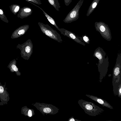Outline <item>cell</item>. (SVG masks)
<instances>
[{
    "label": "cell",
    "instance_id": "obj_1",
    "mask_svg": "<svg viewBox=\"0 0 121 121\" xmlns=\"http://www.w3.org/2000/svg\"><path fill=\"white\" fill-rule=\"evenodd\" d=\"M106 53L103 49L99 47L96 49L93 56L97 58L98 63L97 66L99 73V82H101L107 73L109 65L108 56L105 57Z\"/></svg>",
    "mask_w": 121,
    "mask_h": 121
},
{
    "label": "cell",
    "instance_id": "obj_2",
    "mask_svg": "<svg viewBox=\"0 0 121 121\" xmlns=\"http://www.w3.org/2000/svg\"><path fill=\"white\" fill-rule=\"evenodd\" d=\"M121 54H118L115 65L113 70L112 83L113 93L115 96L118 95V88L121 87Z\"/></svg>",
    "mask_w": 121,
    "mask_h": 121
},
{
    "label": "cell",
    "instance_id": "obj_3",
    "mask_svg": "<svg viewBox=\"0 0 121 121\" xmlns=\"http://www.w3.org/2000/svg\"><path fill=\"white\" fill-rule=\"evenodd\" d=\"M78 103L85 113L89 116H96L104 111L103 109L91 102L81 99L78 100Z\"/></svg>",
    "mask_w": 121,
    "mask_h": 121
},
{
    "label": "cell",
    "instance_id": "obj_4",
    "mask_svg": "<svg viewBox=\"0 0 121 121\" xmlns=\"http://www.w3.org/2000/svg\"><path fill=\"white\" fill-rule=\"evenodd\" d=\"M38 25L42 32L50 38L61 43L63 40L60 34L48 24L39 22Z\"/></svg>",
    "mask_w": 121,
    "mask_h": 121
},
{
    "label": "cell",
    "instance_id": "obj_5",
    "mask_svg": "<svg viewBox=\"0 0 121 121\" xmlns=\"http://www.w3.org/2000/svg\"><path fill=\"white\" fill-rule=\"evenodd\" d=\"M33 47L31 40L29 39L22 44H18L16 48L20 50L21 57L25 60H28L33 53Z\"/></svg>",
    "mask_w": 121,
    "mask_h": 121
},
{
    "label": "cell",
    "instance_id": "obj_6",
    "mask_svg": "<svg viewBox=\"0 0 121 121\" xmlns=\"http://www.w3.org/2000/svg\"><path fill=\"white\" fill-rule=\"evenodd\" d=\"M43 115L45 114L54 115L58 113L59 109L52 104L36 102L32 104Z\"/></svg>",
    "mask_w": 121,
    "mask_h": 121
},
{
    "label": "cell",
    "instance_id": "obj_7",
    "mask_svg": "<svg viewBox=\"0 0 121 121\" xmlns=\"http://www.w3.org/2000/svg\"><path fill=\"white\" fill-rule=\"evenodd\" d=\"M95 26L102 36L107 41H110L112 39L111 31L108 25L102 22H96Z\"/></svg>",
    "mask_w": 121,
    "mask_h": 121
},
{
    "label": "cell",
    "instance_id": "obj_8",
    "mask_svg": "<svg viewBox=\"0 0 121 121\" xmlns=\"http://www.w3.org/2000/svg\"><path fill=\"white\" fill-rule=\"evenodd\" d=\"M77 5L68 13L63 20L64 22L70 23L77 20L78 17V10L80 7H78Z\"/></svg>",
    "mask_w": 121,
    "mask_h": 121
},
{
    "label": "cell",
    "instance_id": "obj_9",
    "mask_svg": "<svg viewBox=\"0 0 121 121\" xmlns=\"http://www.w3.org/2000/svg\"><path fill=\"white\" fill-rule=\"evenodd\" d=\"M59 31L60 32L61 34L68 37L77 43L84 46L85 45V43L80 40L79 37L72 32L63 28H60Z\"/></svg>",
    "mask_w": 121,
    "mask_h": 121
},
{
    "label": "cell",
    "instance_id": "obj_10",
    "mask_svg": "<svg viewBox=\"0 0 121 121\" xmlns=\"http://www.w3.org/2000/svg\"><path fill=\"white\" fill-rule=\"evenodd\" d=\"M29 28L28 25H25L19 27L12 33L11 38L12 39L17 38L25 34Z\"/></svg>",
    "mask_w": 121,
    "mask_h": 121
},
{
    "label": "cell",
    "instance_id": "obj_11",
    "mask_svg": "<svg viewBox=\"0 0 121 121\" xmlns=\"http://www.w3.org/2000/svg\"><path fill=\"white\" fill-rule=\"evenodd\" d=\"M86 96L101 105L103 107H105L111 109H113L112 107L107 101L100 98L92 95L86 94Z\"/></svg>",
    "mask_w": 121,
    "mask_h": 121
},
{
    "label": "cell",
    "instance_id": "obj_12",
    "mask_svg": "<svg viewBox=\"0 0 121 121\" xmlns=\"http://www.w3.org/2000/svg\"><path fill=\"white\" fill-rule=\"evenodd\" d=\"M32 12V10L30 7L27 6L24 7L20 8L17 15V17L22 19L31 15Z\"/></svg>",
    "mask_w": 121,
    "mask_h": 121
},
{
    "label": "cell",
    "instance_id": "obj_13",
    "mask_svg": "<svg viewBox=\"0 0 121 121\" xmlns=\"http://www.w3.org/2000/svg\"><path fill=\"white\" fill-rule=\"evenodd\" d=\"M27 2L30 3L36 6L40 9L42 11L43 13L45 15L49 22L51 24L54 26L56 29L59 31L60 28H59L57 25L55 21L52 17H51L42 8L38 6L30 1H28Z\"/></svg>",
    "mask_w": 121,
    "mask_h": 121
},
{
    "label": "cell",
    "instance_id": "obj_14",
    "mask_svg": "<svg viewBox=\"0 0 121 121\" xmlns=\"http://www.w3.org/2000/svg\"><path fill=\"white\" fill-rule=\"evenodd\" d=\"M22 114L29 117H32L35 114L34 109L28 108L26 106L22 108Z\"/></svg>",
    "mask_w": 121,
    "mask_h": 121
},
{
    "label": "cell",
    "instance_id": "obj_15",
    "mask_svg": "<svg viewBox=\"0 0 121 121\" xmlns=\"http://www.w3.org/2000/svg\"><path fill=\"white\" fill-rule=\"evenodd\" d=\"M48 2L57 11H60V6L58 0H47Z\"/></svg>",
    "mask_w": 121,
    "mask_h": 121
},
{
    "label": "cell",
    "instance_id": "obj_16",
    "mask_svg": "<svg viewBox=\"0 0 121 121\" xmlns=\"http://www.w3.org/2000/svg\"><path fill=\"white\" fill-rule=\"evenodd\" d=\"M20 8V5L17 4H13L9 6L11 11L14 15L17 14Z\"/></svg>",
    "mask_w": 121,
    "mask_h": 121
},
{
    "label": "cell",
    "instance_id": "obj_17",
    "mask_svg": "<svg viewBox=\"0 0 121 121\" xmlns=\"http://www.w3.org/2000/svg\"><path fill=\"white\" fill-rule=\"evenodd\" d=\"M17 61L14 59L11 61L9 63L8 67L12 69L13 71L18 73L19 74L20 73L18 69L16 66Z\"/></svg>",
    "mask_w": 121,
    "mask_h": 121
},
{
    "label": "cell",
    "instance_id": "obj_18",
    "mask_svg": "<svg viewBox=\"0 0 121 121\" xmlns=\"http://www.w3.org/2000/svg\"><path fill=\"white\" fill-rule=\"evenodd\" d=\"M99 0H94L89 7L87 16L89 15L96 6Z\"/></svg>",
    "mask_w": 121,
    "mask_h": 121
},
{
    "label": "cell",
    "instance_id": "obj_19",
    "mask_svg": "<svg viewBox=\"0 0 121 121\" xmlns=\"http://www.w3.org/2000/svg\"><path fill=\"white\" fill-rule=\"evenodd\" d=\"M0 19L5 22H9L8 20L4 14L3 9L1 8H0Z\"/></svg>",
    "mask_w": 121,
    "mask_h": 121
},
{
    "label": "cell",
    "instance_id": "obj_20",
    "mask_svg": "<svg viewBox=\"0 0 121 121\" xmlns=\"http://www.w3.org/2000/svg\"><path fill=\"white\" fill-rule=\"evenodd\" d=\"M80 40L84 43L89 44L90 40L88 37L86 35H83L82 37H79Z\"/></svg>",
    "mask_w": 121,
    "mask_h": 121
},
{
    "label": "cell",
    "instance_id": "obj_21",
    "mask_svg": "<svg viewBox=\"0 0 121 121\" xmlns=\"http://www.w3.org/2000/svg\"><path fill=\"white\" fill-rule=\"evenodd\" d=\"M27 1H29L36 4L40 5L42 4L41 0H25Z\"/></svg>",
    "mask_w": 121,
    "mask_h": 121
},
{
    "label": "cell",
    "instance_id": "obj_22",
    "mask_svg": "<svg viewBox=\"0 0 121 121\" xmlns=\"http://www.w3.org/2000/svg\"><path fill=\"white\" fill-rule=\"evenodd\" d=\"M65 4L67 6L69 5L72 2V0H64Z\"/></svg>",
    "mask_w": 121,
    "mask_h": 121
},
{
    "label": "cell",
    "instance_id": "obj_23",
    "mask_svg": "<svg viewBox=\"0 0 121 121\" xmlns=\"http://www.w3.org/2000/svg\"><path fill=\"white\" fill-rule=\"evenodd\" d=\"M118 96L121 98V87H120L118 90Z\"/></svg>",
    "mask_w": 121,
    "mask_h": 121
},
{
    "label": "cell",
    "instance_id": "obj_24",
    "mask_svg": "<svg viewBox=\"0 0 121 121\" xmlns=\"http://www.w3.org/2000/svg\"><path fill=\"white\" fill-rule=\"evenodd\" d=\"M81 121V120L76 119H75L73 117H71L69 118L68 120V121Z\"/></svg>",
    "mask_w": 121,
    "mask_h": 121
},
{
    "label": "cell",
    "instance_id": "obj_25",
    "mask_svg": "<svg viewBox=\"0 0 121 121\" xmlns=\"http://www.w3.org/2000/svg\"><path fill=\"white\" fill-rule=\"evenodd\" d=\"M4 91L3 87L1 86H0V93L3 92Z\"/></svg>",
    "mask_w": 121,
    "mask_h": 121
}]
</instances>
